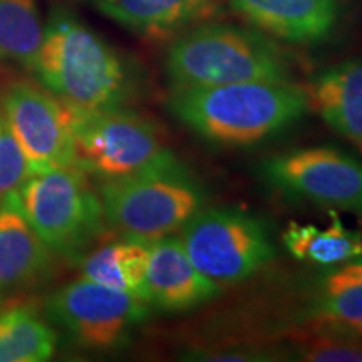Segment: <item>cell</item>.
<instances>
[{"label": "cell", "mask_w": 362, "mask_h": 362, "mask_svg": "<svg viewBox=\"0 0 362 362\" xmlns=\"http://www.w3.org/2000/svg\"><path fill=\"white\" fill-rule=\"evenodd\" d=\"M168 106L194 134L232 148L265 141L297 123L309 110L304 88L291 81L173 89Z\"/></svg>", "instance_id": "1"}, {"label": "cell", "mask_w": 362, "mask_h": 362, "mask_svg": "<svg viewBox=\"0 0 362 362\" xmlns=\"http://www.w3.org/2000/svg\"><path fill=\"white\" fill-rule=\"evenodd\" d=\"M34 72L45 89L78 111L123 107L133 90L115 47L66 12L52 13L44 27Z\"/></svg>", "instance_id": "2"}, {"label": "cell", "mask_w": 362, "mask_h": 362, "mask_svg": "<svg viewBox=\"0 0 362 362\" xmlns=\"http://www.w3.org/2000/svg\"><path fill=\"white\" fill-rule=\"evenodd\" d=\"M173 89L252 81H291L284 52L265 35L228 24H197L176 35L165 57Z\"/></svg>", "instance_id": "3"}, {"label": "cell", "mask_w": 362, "mask_h": 362, "mask_svg": "<svg viewBox=\"0 0 362 362\" xmlns=\"http://www.w3.org/2000/svg\"><path fill=\"white\" fill-rule=\"evenodd\" d=\"M104 220L128 240L153 243L178 233L202 208L205 192L185 166L151 170L99 185Z\"/></svg>", "instance_id": "4"}, {"label": "cell", "mask_w": 362, "mask_h": 362, "mask_svg": "<svg viewBox=\"0 0 362 362\" xmlns=\"http://www.w3.org/2000/svg\"><path fill=\"white\" fill-rule=\"evenodd\" d=\"M16 200L35 233L69 260L83 259L107 228L99 194L76 165L30 175Z\"/></svg>", "instance_id": "5"}, {"label": "cell", "mask_w": 362, "mask_h": 362, "mask_svg": "<svg viewBox=\"0 0 362 362\" xmlns=\"http://www.w3.org/2000/svg\"><path fill=\"white\" fill-rule=\"evenodd\" d=\"M74 165L101 181L170 168L180 160L158 126L124 107L74 110Z\"/></svg>", "instance_id": "6"}, {"label": "cell", "mask_w": 362, "mask_h": 362, "mask_svg": "<svg viewBox=\"0 0 362 362\" xmlns=\"http://www.w3.org/2000/svg\"><path fill=\"white\" fill-rule=\"evenodd\" d=\"M178 233L193 265L218 285L242 282L275 257L267 225L237 208H202Z\"/></svg>", "instance_id": "7"}, {"label": "cell", "mask_w": 362, "mask_h": 362, "mask_svg": "<svg viewBox=\"0 0 362 362\" xmlns=\"http://www.w3.org/2000/svg\"><path fill=\"white\" fill-rule=\"evenodd\" d=\"M47 315L79 346L111 351L128 342L146 319L149 304L141 297L81 277L47 298Z\"/></svg>", "instance_id": "8"}, {"label": "cell", "mask_w": 362, "mask_h": 362, "mask_svg": "<svg viewBox=\"0 0 362 362\" xmlns=\"http://www.w3.org/2000/svg\"><path fill=\"white\" fill-rule=\"evenodd\" d=\"M0 112L19 141L30 175L74 165V107L33 81L0 89Z\"/></svg>", "instance_id": "9"}, {"label": "cell", "mask_w": 362, "mask_h": 362, "mask_svg": "<svg viewBox=\"0 0 362 362\" xmlns=\"http://www.w3.org/2000/svg\"><path fill=\"white\" fill-rule=\"evenodd\" d=\"M262 171L285 194L362 216V161L341 149H293L267 160Z\"/></svg>", "instance_id": "10"}, {"label": "cell", "mask_w": 362, "mask_h": 362, "mask_svg": "<svg viewBox=\"0 0 362 362\" xmlns=\"http://www.w3.org/2000/svg\"><path fill=\"white\" fill-rule=\"evenodd\" d=\"M218 293L220 285L193 265L180 238L165 237L149 243L146 269L149 305L168 312H183L205 304Z\"/></svg>", "instance_id": "11"}, {"label": "cell", "mask_w": 362, "mask_h": 362, "mask_svg": "<svg viewBox=\"0 0 362 362\" xmlns=\"http://www.w3.org/2000/svg\"><path fill=\"white\" fill-rule=\"evenodd\" d=\"M248 24L291 44H319L336 29L339 0H230Z\"/></svg>", "instance_id": "12"}, {"label": "cell", "mask_w": 362, "mask_h": 362, "mask_svg": "<svg viewBox=\"0 0 362 362\" xmlns=\"http://www.w3.org/2000/svg\"><path fill=\"white\" fill-rule=\"evenodd\" d=\"M16 194L0 203V291L30 288L54 272V252L27 221Z\"/></svg>", "instance_id": "13"}, {"label": "cell", "mask_w": 362, "mask_h": 362, "mask_svg": "<svg viewBox=\"0 0 362 362\" xmlns=\"http://www.w3.org/2000/svg\"><path fill=\"white\" fill-rule=\"evenodd\" d=\"M88 2L131 33L151 39L175 35L211 19L220 0H88Z\"/></svg>", "instance_id": "14"}, {"label": "cell", "mask_w": 362, "mask_h": 362, "mask_svg": "<svg viewBox=\"0 0 362 362\" xmlns=\"http://www.w3.org/2000/svg\"><path fill=\"white\" fill-rule=\"evenodd\" d=\"M304 90L310 110L362 151V57L320 71Z\"/></svg>", "instance_id": "15"}, {"label": "cell", "mask_w": 362, "mask_h": 362, "mask_svg": "<svg viewBox=\"0 0 362 362\" xmlns=\"http://www.w3.org/2000/svg\"><path fill=\"white\" fill-rule=\"evenodd\" d=\"M148 257L149 243L124 238L89 252L79 262L83 277L146 300Z\"/></svg>", "instance_id": "16"}, {"label": "cell", "mask_w": 362, "mask_h": 362, "mask_svg": "<svg viewBox=\"0 0 362 362\" xmlns=\"http://www.w3.org/2000/svg\"><path fill=\"white\" fill-rule=\"evenodd\" d=\"M332 223L327 228L291 223L284 233L287 250L298 260L315 265H337L362 257V235L349 230L330 211Z\"/></svg>", "instance_id": "17"}, {"label": "cell", "mask_w": 362, "mask_h": 362, "mask_svg": "<svg viewBox=\"0 0 362 362\" xmlns=\"http://www.w3.org/2000/svg\"><path fill=\"white\" fill-rule=\"evenodd\" d=\"M57 336L30 305L0 312V362H44L54 356Z\"/></svg>", "instance_id": "18"}, {"label": "cell", "mask_w": 362, "mask_h": 362, "mask_svg": "<svg viewBox=\"0 0 362 362\" xmlns=\"http://www.w3.org/2000/svg\"><path fill=\"white\" fill-rule=\"evenodd\" d=\"M42 37L35 0H0V62L34 71Z\"/></svg>", "instance_id": "19"}, {"label": "cell", "mask_w": 362, "mask_h": 362, "mask_svg": "<svg viewBox=\"0 0 362 362\" xmlns=\"http://www.w3.org/2000/svg\"><path fill=\"white\" fill-rule=\"evenodd\" d=\"M297 359L309 362H362V330L324 334L298 344Z\"/></svg>", "instance_id": "20"}, {"label": "cell", "mask_w": 362, "mask_h": 362, "mask_svg": "<svg viewBox=\"0 0 362 362\" xmlns=\"http://www.w3.org/2000/svg\"><path fill=\"white\" fill-rule=\"evenodd\" d=\"M30 176L27 158L0 112V203L19 193Z\"/></svg>", "instance_id": "21"}, {"label": "cell", "mask_w": 362, "mask_h": 362, "mask_svg": "<svg viewBox=\"0 0 362 362\" xmlns=\"http://www.w3.org/2000/svg\"><path fill=\"white\" fill-rule=\"evenodd\" d=\"M320 315L336 325L362 330V285L324 288Z\"/></svg>", "instance_id": "22"}, {"label": "cell", "mask_w": 362, "mask_h": 362, "mask_svg": "<svg viewBox=\"0 0 362 362\" xmlns=\"http://www.w3.org/2000/svg\"><path fill=\"white\" fill-rule=\"evenodd\" d=\"M362 285V259H356V262H349L341 269L334 270L332 274L325 277L324 288H332V287H341V285Z\"/></svg>", "instance_id": "23"}, {"label": "cell", "mask_w": 362, "mask_h": 362, "mask_svg": "<svg viewBox=\"0 0 362 362\" xmlns=\"http://www.w3.org/2000/svg\"><path fill=\"white\" fill-rule=\"evenodd\" d=\"M2 307H4V300H2V293H0V310H2Z\"/></svg>", "instance_id": "24"}]
</instances>
